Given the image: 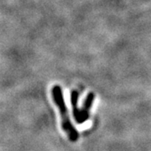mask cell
Here are the masks:
<instances>
[{"label":"cell","mask_w":151,"mask_h":151,"mask_svg":"<svg viewBox=\"0 0 151 151\" xmlns=\"http://www.w3.org/2000/svg\"><path fill=\"white\" fill-rule=\"evenodd\" d=\"M51 96L53 98V102L56 105V107L59 110L61 119V127L63 131H65V134L68 136V139L71 142H76L79 139V133L76 129L75 127L70 121L68 110L65 103V99L63 97V93L61 87L58 85H55L51 89Z\"/></svg>","instance_id":"cell-1"},{"label":"cell","mask_w":151,"mask_h":151,"mask_svg":"<svg viewBox=\"0 0 151 151\" xmlns=\"http://www.w3.org/2000/svg\"><path fill=\"white\" fill-rule=\"evenodd\" d=\"M94 98L95 96L92 92H90L87 94L86 99L84 101L82 108L80 109L79 111V116L78 119L76 121V123L78 124H82L86 122L87 119H89V112L92 108V104L94 102Z\"/></svg>","instance_id":"cell-2"},{"label":"cell","mask_w":151,"mask_h":151,"mask_svg":"<svg viewBox=\"0 0 151 151\" xmlns=\"http://www.w3.org/2000/svg\"><path fill=\"white\" fill-rule=\"evenodd\" d=\"M78 98H79V93L76 91H72L70 92V103L72 107V113L75 121L77 120L79 116V111L80 109L78 108Z\"/></svg>","instance_id":"cell-3"}]
</instances>
